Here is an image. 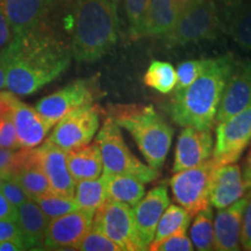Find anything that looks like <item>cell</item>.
I'll return each mask as SVG.
<instances>
[{
	"label": "cell",
	"instance_id": "obj_1",
	"mask_svg": "<svg viewBox=\"0 0 251 251\" xmlns=\"http://www.w3.org/2000/svg\"><path fill=\"white\" fill-rule=\"evenodd\" d=\"M6 87L15 96H30L69 68L72 52L67 34H46L13 40L1 56Z\"/></svg>",
	"mask_w": 251,
	"mask_h": 251
},
{
	"label": "cell",
	"instance_id": "obj_2",
	"mask_svg": "<svg viewBox=\"0 0 251 251\" xmlns=\"http://www.w3.org/2000/svg\"><path fill=\"white\" fill-rule=\"evenodd\" d=\"M235 58L233 54L208 58L200 76L186 89L175 92L170 101V113L176 124L212 129Z\"/></svg>",
	"mask_w": 251,
	"mask_h": 251
},
{
	"label": "cell",
	"instance_id": "obj_3",
	"mask_svg": "<svg viewBox=\"0 0 251 251\" xmlns=\"http://www.w3.org/2000/svg\"><path fill=\"white\" fill-rule=\"evenodd\" d=\"M118 8L107 0H70V47L79 63H93L117 45Z\"/></svg>",
	"mask_w": 251,
	"mask_h": 251
},
{
	"label": "cell",
	"instance_id": "obj_4",
	"mask_svg": "<svg viewBox=\"0 0 251 251\" xmlns=\"http://www.w3.org/2000/svg\"><path fill=\"white\" fill-rule=\"evenodd\" d=\"M108 117L131 135L149 166L159 170L164 165L174 129L151 105H114Z\"/></svg>",
	"mask_w": 251,
	"mask_h": 251
},
{
	"label": "cell",
	"instance_id": "obj_5",
	"mask_svg": "<svg viewBox=\"0 0 251 251\" xmlns=\"http://www.w3.org/2000/svg\"><path fill=\"white\" fill-rule=\"evenodd\" d=\"M13 40L68 34L70 36V0H1Z\"/></svg>",
	"mask_w": 251,
	"mask_h": 251
},
{
	"label": "cell",
	"instance_id": "obj_6",
	"mask_svg": "<svg viewBox=\"0 0 251 251\" xmlns=\"http://www.w3.org/2000/svg\"><path fill=\"white\" fill-rule=\"evenodd\" d=\"M96 143L99 147L105 174L133 176L142 183H150L158 178V170L143 164L131 153L125 143L120 127L109 117L103 121Z\"/></svg>",
	"mask_w": 251,
	"mask_h": 251
},
{
	"label": "cell",
	"instance_id": "obj_7",
	"mask_svg": "<svg viewBox=\"0 0 251 251\" xmlns=\"http://www.w3.org/2000/svg\"><path fill=\"white\" fill-rule=\"evenodd\" d=\"M222 31L218 5L214 0H203L178 14L169 33L163 36L168 48H176L190 43L218 39Z\"/></svg>",
	"mask_w": 251,
	"mask_h": 251
},
{
	"label": "cell",
	"instance_id": "obj_8",
	"mask_svg": "<svg viewBox=\"0 0 251 251\" xmlns=\"http://www.w3.org/2000/svg\"><path fill=\"white\" fill-rule=\"evenodd\" d=\"M216 169L218 164L211 156V158L194 168L176 172L171 178L170 185L175 200L191 216L211 208L209 192Z\"/></svg>",
	"mask_w": 251,
	"mask_h": 251
},
{
	"label": "cell",
	"instance_id": "obj_9",
	"mask_svg": "<svg viewBox=\"0 0 251 251\" xmlns=\"http://www.w3.org/2000/svg\"><path fill=\"white\" fill-rule=\"evenodd\" d=\"M100 114L101 109L93 103L72 109L57 122L47 141L64 151L86 146L98 130Z\"/></svg>",
	"mask_w": 251,
	"mask_h": 251
},
{
	"label": "cell",
	"instance_id": "obj_10",
	"mask_svg": "<svg viewBox=\"0 0 251 251\" xmlns=\"http://www.w3.org/2000/svg\"><path fill=\"white\" fill-rule=\"evenodd\" d=\"M98 93L99 86L94 78L77 79L41 99L35 109L47 122L55 126L72 109L93 103Z\"/></svg>",
	"mask_w": 251,
	"mask_h": 251
},
{
	"label": "cell",
	"instance_id": "obj_11",
	"mask_svg": "<svg viewBox=\"0 0 251 251\" xmlns=\"http://www.w3.org/2000/svg\"><path fill=\"white\" fill-rule=\"evenodd\" d=\"M92 227L111 238L121 250H140L135 235L133 209L128 203L107 199L94 213Z\"/></svg>",
	"mask_w": 251,
	"mask_h": 251
},
{
	"label": "cell",
	"instance_id": "obj_12",
	"mask_svg": "<svg viewBox=\"0 0 251 251\" xmlns=\"http://www.w3.org/2000/svg\"><path fill=\"white\" fill-rule=\"evenodd\" d=\"M212 158L218 166L236 163L251 143V106L216 127Z\"/></svg>",
	"mask_w": 251,
	"mask_h": 251
},
{
	"label": "cell",
	"instance_id": "obj_13",
	"mask_svg": "<svg viewBox=\"0 0 251 251\" xmlns=\"http://www.w3.org/2000/svg\"><path fill=\"white\" fill-rule=\"evenodd\" d=\"M251 106V61L235 58L220 101L216 122L227 120Z\"/></svg>",
	"mask_w": 251,
	"mask_h": 251
},
{
	"label": "cell",
	"instance_id": "obj_14",
	"mask_svg": "<svg viewBox=\"0 0 251 251\" xmlns=\"http://www.w3.org/2000/svg\"><path fill=\"white\" fill-rule=\"evenodd\" d=\"M94 212L79 208L49 221L43 249H75L92 227Z\"/></svg>",
	"mask_w": 251,
	"mask_h": 251
},
{
	"label": "cell",
	"instance_id": "obj_15",
	"mask_svg": "<svg viewBox=\"0 0 251 251\" xmlns=\"http://www.w3.org/2000/svg\"><path fill=\"white\" fill-rule=\"evenodd\" d=\"M170 203L164 185L153 187L133 208L135 235L140 250H148L155 237L159 219Z\"/></svg>",
	"mask_w": 251,
	"mask_h": 251
},
{
	"label": "cell",
	"instance_id": "obj_16",
	"mask_svg": "<svg viewBox=\"0 0 251 251\" xmlns=\"http://www.w3.org/2000/svg\"><path fill=\"white\" fill-rule=\"evenodd\" d=\"M213 135L211 129L184 127L177 140L172 171L178 172L194 168L211 158L213 152Z\"/></svg>",
	"mask_w": 251,
	"mask_h": 251
},
{
	"label": "cell",
	"instance_id": "obj_17",
	"mask_svg": "<svg viewBox=\"0 0 251 251\" xmlns=\"http://www.w3.org/2000/svg\"><path fill=\"white\" fill-rule=\"evenodd\" d=\"M37 151L43 171L48 177L51 192L74 197L76 180L69 170L67 151L50 143L49 141L41 144Z\"/></svg>",
	"mask_w": 251,
	"mask_h": 251
},
{
	"label": "cell",
	"instance_id": "obj_18",
	"mask_svg": "<svg viewBox=\"0 0 251 251\" xmlns=\"http://www.w3.org/2000/svg\"><path fill=\"white\" fill-rule=\"evenodd\" d=\"M248 197L242 198L225 208L219 209L214 221L215 250L236 251L241 249L242 216Z\"/></svg>",
	"mask_w": 251,
	"mask_h": 251
},
{
	"label": "cell",
	"instance_id": "obj_19",
	"mask_svg": "<svg viewBox=\"0 0 251 251\" xmlns=\"http://www.w3.org/2000/svg\"><path fill=\"white\" fill-rule=\"evenodd\" d=\"M12 118L21 148L29 149L40 146L52 127L35 108L19 100L17 96L12 102Z\"/></svg>",
	"mask_w": 251,
	"mask_h": 251
},
{
	"label": "cell",
	"instance_id": "obj_20",
	"mask_svg": "<svg viewBox=\"0 0 251 251\" xmlns=\"http://www.w3.org/2000/svg\"><path fill=\"white\" fill-rule=\"evenodd\" d=\"M9 177L17 179L29 199H36L37 197L51 191L48 177L40 163L37 149L21 148V150H18L17 170Z\"/></svg>",
	"mask_w": 251,
	"mask_h": 251
},
{
	"label": "cell",
	"instance_id": "obj_21",
	"mask_svg": "<svg viewBox=\"0 0 251 251\" xmlns=\"http://www.w3.org/2000/svg\"><path fill=\"white\" fill-rule=\"evenodd\" d=\"M247 192L240 165L226 164L218 166L213 176L209 200L215 208H225L242 198Z\"/></svg>",
	"mask_w": 251,
	"mask_h": 251
},
{
	"label": "cell",
	"instance_id": "obj_22",
	"mask_svg": "<svg viewBox=\"0 0 251 251\" xmlns=\"http://www.w3.org/2000/svg\"><path fill=\"white\" fill-rule=\"evenodd\" d=\"M219 14L222 30L226 31L241 49L251 51V0L222 4Z\"/></svg>",
	"mask_w": 251,
	"mask_h": 251
},
{
	"label": "cell",
	"instance_id": "obj_23",
	"mask_svg": "<svg viewBox=\"0 0 251 251\" xmlns=\"http://www.w3.org/2000/svg\"><path fill=\"white\" fill-rule=\"evenodd\" d=\"M17 209V222L26 250L43 249L47 228L50 220L47 218L34 199L26 200Z\"/></svg>",
	"mask_w": 251,
	"mask_h": 251
},
{
	"label": "cell",
	"instance_id": "obj_24",
	"mask_svg": "<svg viewBox=\"0 0 251 251\" xmlns=\"http://www.w3.org/2000/svg\"><path fill=\"white\" fill-rule=\"evenodd\" d=\"M69 170L75 180L94 179L101 175L102 161L98 144H86L67 151Z\"/></svg>",
	"mask_w": 251,
	"mask_h": 251
},
{
	"label": "cell",
	"instance_id": "obj_25",
	"mask_svg": "<svg viewBox=\"0 0 251 251\" xmlns=\"http://www.w3.org/2000/svg\"><path fill=\"white\" fill-rule=\"evenodd\" d=\"M178 18L175 0H150L144 21L143 37L164 36Z\"/></svg>",
	"mask_w": 251,
	"mask_h": 251
},
{
	"label": "cell",
	"instance_id": "obj_26",
	"mask_svg": "<svg viewBox=\"0 0 251 251\" xmlns=\"http://www.w3.org/2000/svg\"><path fill=\"white\" fill-rule=\"evenodd\" d=\"M108 199L135 206L146 192L144 183L128 175L103 174Z\"/></svg>",
	"mask_w": 251,
	"mask_h": 251
},
{
	"label": "cell",
	"instance_id": "obj_27",
	"mask_svg": "<svg viewBox=\"0 0 251 251\" xmlns=\"http://www.w3.org/2000/svg\"><path fill=\"white\" fill-rule=\"evenodd\" d=\"M74 197L80 208L96 213L97 209L108 199L103 175L94 179L77 180Z\"/></svg>",
	"mask_w": 251,
	"mask_h": 251
},
{
	"label": "cell",
	"instance_id": "obj_28",
	"mask_svg": "<svg viewBox=\"0 0 251 251\" xmlns=\"http://www.w3.org/2000/svg\"><path fill=\"white\" fill-rule=\"evenodd\" d=\"M190 222L191 215L186 209L177 205L168 206L159 219L152 242L164 240L179 231H187Z\"/></svg>",
	"mask_w": 251,
	"mask_h": 251
},
{
	"label": "cell",
	"instance_id": "obj_29",
	"mask_svg": "<svg viewBox=\"0 0 251 251\" xmlns=\"http://www.w3.org/2000/svg\"><path fill=\"white\" fill-rule=\"evenodd\" d=\"M143 81L147 86L158 91L159 93L168 94L175 90L177 74L170 63L153 61L147 69Z\"/></svg>",
	"mask_w": 251,
	"mask_h": 251
},
{
	"label": "cell",
	"instance_id": "obj_30",
	"mask_svg": "<svg viewBox=\"0 0 251 251\" xmlns=\"http://www.w3.org/2000/svg\"><path fill=\"white\" fill-rule=\"evenodd\" d=\"M191 241L193 247L200 251L215 250L214 224H213L212 208L197 213L191 228Z\"/></svg>",
	"mask_w": 251,
	"mask_h": 251
},
{
	"label": "cell",
	"instance_id": "obj_31",
	"mask_svg": "<svg viewBox=\"0 0 251 251\" xmlns=\"http://www.w3.org/2000/svg\"><path fill=\"white\" fill-rule=\"evenodd\" d=\"M45 213L47 218L49 220L56 219L58 216H62L68 213L77 211L80 207L78 205L75 197L64 196V194H59L55 192H50L42 194V196L37 197L34 199Z\"/></svg>",
	"mask_w": 251,
	"mask_h": 251
},
{
	"label": "cell",
	"instance_id": "obj_32",
	"mask_svg": "<svg viewBox=\"0 0 251 251\" xmlns=\"http://www.w3.org/2000/svg\"><path fill=\"white\" fill-rule=\"evenodd\" d=\"M150 0H124V12L130 40L143 37L144 21Z\"/></svg>",
	"mask_w": 251,
	"mask_h": 251
},
{
	"label": "cell",
	"instance_id": "obj_33",
	"mask_svg": "<svg viewBox=\"0 0 251 251\" xmlns=\"http://www.w3.org/2000/svg\"><path fill=\"white\" fill-rule=\"evenodd\" d=\"M75 250L81 251H121V248L113 242L98 229L91 227L84 237L79 241Z\"/></svg>",
	"mask_w": 251,
	"mask_h": 251
},
{
	"label": "cell",
	"instance_id": "obj_34",
	"mask_svg": "<svg viewBox=\"0 0 251 251\" xmlns=\"http://www.w3.org/2000/svg\"><path fill=\"white\" fill-rule=\"evenodd\" d=\"M207 61L206 59H191V61H186L180 63L178 65L176 74H177V84H176L175 92L181 91L186 89L187 86H190L198 77L200 76V74L205 69Z\"/></svg>",
	"mask_w": 251,
	"mask_h": 251
},
{
	"label": "cell",
	"instance_id": "obj_35",
	"mask_svg": "<svg viewBox=\"0 0 251 251\" xmlns=\"http://www.w3.org/2000/svg\"><path fill=\"white\" fill-rule=\"evenodd\" d=\"M148 249L152 251H192L194 248L186 231H179L164 240L152 242Z\"/></svg>",
	"mask_w": 251,
	"mask_h": 251
},
{
	"label": "cell",
	"instance_id": "obj_36",
	"mask_svg": "<svg viewBox=\"0 0 251 251\" xmlns=\"http://www.w3.org/2000/svg\"><path fill=\"white\" fill-rule=\"evenodd\" d=\"M0 148L12 150L21 148L15 131L12 111L0 117Z\"/></svg>",
	"mask_w": 251,
	"mask_h": 251
},
{
	"label": "cell",
	"instance_id": "obj_37",
	"mask_svg": "<svg viewBox=\"0 0 251 251\" xmlns=\"http://www.w3.org/2000/svg\"><path fill=\"white\" fill-rule=\"evenodd\" d=\"M0 192L17 208L29 199V197L27 196V193L25 192L24 188L14 177H6L2 179L1 185H0Z\"/></svg>",
	"mask_w": 251,
	"mask_h": 251
},
{
	"label": "cell",
	"instance_id": "obj_38",
	"mask_svg": "<svg viewBox=\"0 0 251 251\" xmlns=\"http://www.w3.org/2000/svg\"><path fill=\"white\" fill-rule=\"evenodd\" d=\"M247 203L242 216V229H241V247L242 249L251 251V188L247 191Z\"/></svg>",
	"mask_w": 251,
	"mask_h": 251
},
{
	"label": "cell",
	"instance_id": "obj_39",
	"mask_svg": "<svg viewBox=\"0 0 251 251\" xmlns=\"http://www.w3.org/2000/svg\"><path fill=\"white\" fill-rule=\"evenodd\" d=\"M18 150L0 148V175L2 177L13 176L17 169Z\"/></svg>",
	"mask_w": 251,
	"mask_h": 251
},
{
	"label": "cell",
	"instance_id": "obj_40",
	"mask_svg": "<svg viewBox=\"0 0 251 251\" xmlns=\"http://www.w3.org/2000/svg\"><path fill=\"white\" fill-rule=\"evenodd\" d=\"M13 41V33H12L11 26L6 17L4 8H2L1 0H0V57L11 46Z\"/></svg>",
	"mask_w": 251,
	"mask_h": 251
},
{
	"label": "cell",
	"instance_id": "obj_41",
	"mask_svg": "<svg viewBox=\"0 0 251 251\" xmlns=\"http://www.w3.org/2000/svg\"><path fill=\"white\" fill-rule=\"evenodd\" d=\"M6 240H21L20 229L17 221L0 220V242Z\"/></svg>",
	"mask_w": 251,
	"mask_h": 251
},
{
	"label": "cell",
	"instance_id": "obj_42",
	"mask_svg": "<svg viewBox=\"0 0 251 251\" xmlns=\"http://www.w3.org/2000/svg\"><path fill=\"white\" fill-rule=\"evenodd\" d=\"M18 209L0 192V220H11L17 221Z\"/></svg>",
	"mask_w": 251,
	"mask_h": 251
},
{
	"label": "cell",
	"instance_id": "obj_43",
	"mask_svg": "<svg viewBox=\"0 0 251 251\" xmlns=\"http://www.w3.org/2000/svg\"><path fill=\"white\" fill-rule=\"evenodd\" d=\"M26 250L23 240H6L0 242V251H19Z\"/></svg>",
	"mask_w": 251,
	"mask_h": 251
},
{
	"label": "cell",
	"instance_id": "obj_44",
	"mask_svg": "<svg viewBox=\"0 0 251 251\" xmlns=\"http://www.w3.org/2000/svg\"><path fill=\"white\" fill-rule=\"evenodd\" d=\"M242 176H243V181L246 184L247 191L251 188V149L248 152L246 161H244L243 164V171H242Z\"/></svg>",
	"mask_w": 251,
	"mask_h": 251
},
{
	"label": "cell",
	"instance_id": "obj_45",
	"mask_svg": "<svg viewBox=\"0 0 251 251\" xmlns=\"http://www.w3.org/2000/svg\"><path fill=\"white\" fill-rule=\"evenodd\" d=\"M201 1H203V0H175L176 7L178 9V14H179L180 12L185 11L186 8L191 7V6L199 4V2Z\"/></svg>",
	"mask_w": 251,
	"mask_h": 251
},
{
	"label": "cell",
	"instance_id": "obj_46",
	"mask_svg": "<svg viewBox=\"0 0 251 251\" xmlns=\"http://www.w3.org/2000/svg\"><path fill=\"white\" fill-rule=\"evenodd\" d=\"M6 87V72L4 63H2L1 58H0V91L4 90Z\"/></svg>",
	"mask_w": 251,
	"mask_h": 251
},
{
	"label": "cell",
	"instance_id": "obj_47",
	"mask_svg": "<svg viewBox=\"0 0 251 251\" xmlns=\"http://www.w3.org/2000/svg\"><path fill=\"white\" fill-rule=\"evenodd\" d=\"M108 2H111V4L113 5V6H115V7H119V5H120V2H121V0H107Z\"/></svg>",
	"mask_w": 251,
	"mask_h": 251
},
{
	"label": "cell",
	"instance_id": "obj_48",
	"mask_svg": "<svg viewBox=\"0 0 251 251\" xmlns=\"http://www.w3.org/2000/svg\"><path fill=\"white\" fill-rule=\"evenodd\" d=\"M240 1V0H220V4H230V2Z\"/></svg>",
	"mask_w": 251,
	"mask_h": 251
}]
</instances>
